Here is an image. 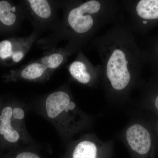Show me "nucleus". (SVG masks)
I'll return each instance as SVG.
<instances>
[{
  "mask_svg": "<svg viewBox=\"0 0 158 158\" xmlns=\"http://www.w3.org/2000/svg\"><path fill=\"white\" fill-rule=\"evenodd\" d=\"M97 156L96 145L91 141H83L75 148L72 158H97Z\"/></svg>",
  "mask_w": 158,
  "mask_h": 158,
  "instance_id": "8",
  "label": "nucleus"
},
{
  "mask_svg": "<svg viewBox=\"0 0 158 158\" xmlns=\"http://www.w3.org/2000/svg\"><path fill=\"white\" fill-rule=\"evenodd\" d=\"M16 158H40L36 154L33 152H25L20 153L17 156Z\"/></svg>",
  "mask_w": 158,
  "mask_h": 158,
  "instance_id": "15",
  "label": "nucleus"
},
{
  "mask_svg": "<svg viewBox=\"0 0 158 158\" xmlns=\"http://www.w3.org/2000/svg\"><path fill=\"white\" fill-rule=\"evenodd\" d=\"M32 11L40 18L47 19L52 15V9L48 1L46 0H29Z\"/></svg>",
  "mask_w": 158,
  "mask_h": 158,
  "instance_id": "11",
  "label": "nucleus"
},
{
  "mask_svg": "<svg viewBox=\"0 0 158 158\" xmlns=\"http://www.w3.org/2000/svg\"><path fill=\"white\" fill-rule=\"evenodd\" d=\"M12 110L10 107H6L2 111L0 116V134L9 142H16L19 138V134L11 124Z\"/></svg>",
  "mask_w": 158,
  "mask_h": 158,
  "instance_id": "5",
  "label": "nucleus"
},
{
  "mask_svg": "<svg viewBox=\"0 0 158 158\" xmlns=\"http://www.w3.org/2000/svg\"><path fill=\"white\" fill-rule=\"evenodd\" d=\"M136 10L141 18L158 19V0H141L137 4Z\"/></svg>",
  "mask_w": 158,
  "mask_h": 158,
  "instance_id": "6",
  "label": "nucleus"
},
{
  "mask_svg": "<svg viewBox=\"0 0 158 158\" xmlns=\"http://www.w3.org/2000/svg\"><path fill=\"white\" fill-rule=\"evenodd\" d=\"M155 107L156 110L158 112V95L156 97L155 101Z\"/></svg>",
  "mask_w": 158,
  "mask_h": 158,
  "instance_id": "16",
  "label": "nucleus"
},
{
  "mask_svg": "<svg viewBox=\"0 0 158 158\" xmlns=\"http://www.w3.org/2000/svg\"><path fill=\"white\" fill-rule=\"evenodd\" d=\"M101 5L95 0L83 3L72 9L68 14V22L71 28L78 34L87 33L92 28L94 21L91 15L100 10Z\"/></svg>",
  "mask_w": 158,
  "mask_h": 158,
  "instance_id": "2",
  "label": "nucleus"
},
{
  "mask_svg": "<svg viewBox=\"0 0 158 158\" xmlns=\"http://www.w3.org/2000/svg\"></svg>",
  "mask_w": 158,
  "mask_h": 158,
  "instance_id": "18",
  "label": "nucleus"
},
{
  "mask_svg": "<svg viewBox=\"0 0 158 158\" xmlns=\"http://www.w3.org/2000/svg\"><path fill=\"white\" fill-rule=\"evenodd\" d=\"M127 51L123 48L116 47L110 52L106 64V74L115 90H123L131 79Z\"/></svg>",
  "mask_w": 158,
  "mask_h": 158,
  "instance_id": "1",
  "label": "nucleus"
},
{
  "mask_svg": "<svg viewBox=\"0 0 158 158\" xmlns=\"http://www.w3.org/2000/svg\"><path fill=\"white\" fill-rule=\"evenodd\" d=\"M69 70L73 77L82 84H88L91 80V76L87 71V66L81 61L72 62Z\"/></svg>",
  "mask_w": 158,
  "mask_h": 158,
  "instance_id": "9",
  "label": "nucleus"
},
{
  "mask_svg": "<svg viewBox=\"0 0 158 158\" xmlns=\"http://www.w3.org/2000/svg\"><path fill=\"white\" fill-rule=\"evenodd\" d=\"M48 69L47 66L40 61L34 62L26 66L21 71V76L26 80H37L41 77Z\"/></svg>",
  "mask_w": 158,
  "mask_h": 158,
  "instance_id": "10",
  "label": "nucleus"
},
{
  "mask_svg": "<svg viewBox=\"0 0 158 158\" xmlns=\"http://www.w3.org/2000/svg\"><path fill=\"white\" fill-rule=\"evenodd\" d=\"M12 116L15 119H22L24 117V112L21 108H14L12 110Z\"/></svg>",
  "mask_w": 158,
  "mask_h": 158,
  "instance_id": "14",
  "label": "nucleus"
},
{
  "mask_svg": "<svg viewBox=\"0 0 158 158\" xmlns=\"http://www.w3.org/2000/svg\"><path fill=\"white\" fill-rule=\"evenodd\" d=\"M143 23H144V24H146L147 23V21H145L143 22Z\"/></svg>",
  "mask_w": 158,
  "mask_h": 158,
  "instance_id": "17",
  "label": "nucleus"
},
{
  "mask_svg": "<svg viewBox=\"0 0 158 158\" xmlns=\"http://www.w3.org/2000/svg\"><path fill=\"white\" fill-rule=\"evenodd\" d=\"M75 107V103L71 101L70 97L64 91H58L51 94L46 100L47 114L52 119L59 118L63 113L73 110Z\"/></svg>",
  "mask_w": 158,
  "mask_h": 158,
  "instance_id": "4",
  "label": "nucleus"
},
{
  "mask_svg": "<svg viewBox=\"0 0 158 158\" xmlns=\"http://www.w3.org/2000/svg\"><path fill=\"white\" fill-rule=\"evenodd\" d=\"M63 59L62 54L55 53L42 57L40 62L46 65L48 69H56L62 64Z\"/></svg>",
  "mask_w": 158,
  "mask_h": 158,
  "instance_id": "13",
  "label": "nucleus"
},
{
  "mask_svg": "<svg viewBox=\"0 0 158 158\" xmlns=\"http://www.w3.org/2000/svg\"><path fill=\"white\" fill-rule=\"evenodd\" d=\"M15 8L10 2L0 1V23L6 27H12L16 23Z\"/></svg>",
  "mask_w": 158,
  "mask_h": 158,
  "instance_id": "7",
  "label": "nucleus"
},
{
  "mask_svg": "<svg viewBox=\"0 0 158 158\" xmlns=\"http://www.w3.org/2000/svg\"><path fill=\"white\" fill-rule=\"evenodd\" d=\"M19 50L16 49L15 43L9 40L0 42V59L6 61L11 59L13 54Z\"/></svg>",
  "mask_w": 158,
  "mask_h": 158,
  "instance_id": "12",
  "label": "nucleus"
},
{
  "mask_svg": "<svg viewBox=\"0 0 158 158\" xmlns=\"http://www.w3.org/2000/svg\"><path fill=\"white\" fill-rule=\"evenodd\" d=\"M128 144L131 149L141 158H152V138L148 130L141 125L135 124L126 132Z\"/></svg>",
  "mask_w": 158,
  "mask_h": 158,
  "instance_id": "3",
  "label": "nucleus"
}]
</instances>
